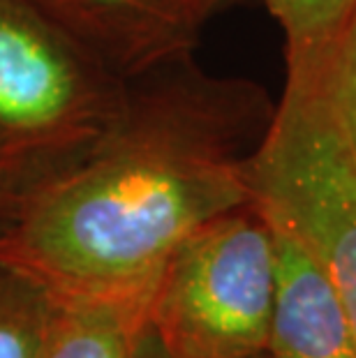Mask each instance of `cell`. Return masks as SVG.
Wrapping results in <instances>:
<instances>
[{"label": "cell", "mask_w": 356, "mask_h": 358, "mask_svg": "<svg viewBox=\"0 0 356 358\" xmlns=\"http://www.w3.org/2000/svg\"><path fill=\"white\" fill-rule=\"evenodd\" d=\"M12 203H7L5 199H0V236H3V231L7 229V224H10L12 220Z\"/></svg>", "instance_id": "obj_12"}, {"label": "cell", "mask_w": 356, "mask_h": 358, "mask_svg": "<svg viewBox=\"0 0 356 358\" xmlns=\"http://www.w3.org/2000/svg\"><path fill=\"white\" fill-rule=\"evenodd\" d=\"M143 326L116 308L56 301L44 358H137Z\"/></svg>", "instance_id": "obj_7"}, {"label": "cell", "mask_w": 356, "mask_h": 358, "mask_svg": "<svg viewBox=\"0 0 356 358\" xmlns=\"http://www.w3.org/2000/svg\"><path fill=\"white\" fill-rule=\"evenodd\" d=\"M269 224L276 241L269 352L276 358H356L352 322L329 271L292 229L276 220Z\"/></svg>", "instance_id": "obj_6"}, {"label": "cell", "mask_w": 356, "mask_h": 358, "mask_svg": "<svg viewBox=\"0 0 356 358\" xmlns=\"http://www.w3.org/2000/svg\"><path fill=\"white\" fill-rule=\"evenodd\" d=\"M54 315L47 289L0 262V358H44Z\"/></svg>", "instance_id": "obj_8"}, {"label": "cell", "mask_w": 356, "mask_h": 358, "mask_svg": "<svg viewBox=\"0 0 356 358\" xmlns=\"http://www.w3.org/2000/svg\"><path fill=\"white\" fill-rule=\"evenodd\" d=\"M113 74L132 79L192 53L213 0H28Z\"/></svg>", "instance_id": "obj_5"}, {"label": "cell", "mask_w": 356, "mask_h": 358, "mask_svg": "<svg viewBox=\"0 0 356 358\" xmlns=\"http://www.w3.org/2000/svg\"><path fill=\"white\" fill-rule=\"evenodd\" d=\"M329 77L345 123L356 139V0H350L329 44Z\"/></svg>", "instance_id": "obj_10"}, {"label": "cell", "mask_w": 356, "mask_h": 358, "mask_svg": "<svg viewBox=\"0 0 356 358\" xmlns=\"http://www.w3.org/2000/svg\"><path fill=\"white\" fill-rule=\"evenodd\" d=\"M276 241L250 201L185 236L150 294L146 326L171 358H243L269 349Z\"/></svg>", "instance_id": "obj_4"}, {"label": "cell", "mask_w": 356, "mask_h": 358, "mask_svg": "<svg viewBox=\"0 0 356 358\" xmlns=\"http://www.w3.org/2000/svg\"><path fill=\"white\" fill-rule=\"evenodd\" d=\"M252 203L324 264L356 338V139L331 88L327 53L287 60V83L250 164Z\"/></svg>", "instance_id": "obj_3"}, {"label": "cell", "mask_w": 356, "mask_h": 358, "mask_svg": "<svg viewBox=\"0 0 356 358\" xmlns=\"http://www.w3.org/2000/svg\"><path fill=\"white\" fill-rule=\"evenodd\" d=\"M127 79L28 0H0V199L63 176L102 139Z\"/></svg>", "instance_id": "obj_2"}, {"label": "cell", "mask_w": 356, "mask_h": 358, "mask_svg": "<svg viewBox=\"0 0 356 358\" xmlns=\"http://www.w3.org/2000/svg\"><path fill=\"white\" fill-rule=\"evenodd\" d=\"M283 28L287 58L308 56L327 49L350 0H262Z\"/></svg>", "instance_id": "obj_9"}, {"label": "cell", "mask_w": 356, "mask_h": 358, "mask_svg": "<svg viewBox=\"0 0 356 358\" xmlns=\"http://www.w3.org/2000/svg\"><path fill=\"white\" fill-rule=\"evenodd\" d=\"M227 3H232V0H213L215 10H218V7H222V5H227Z\"/></svg>", "instance_id": "obj_13"}, {"label": "cell", "mask_w": 356, "mask_h": 358, "mask_svg": "<svg viewBox=\"0 0 356 358\" xmlns=\"http://www.w3.org/2000/svg\"><path fill=\"white\" fill-rule=\"evenodd\" d=\"M137 358H171V356L160 347V342L155 340V335L150 333L148 326H143L141 333H139V340H137ZM243 358H276V356L266 349V352L243 356Z\"/></svg>", "instance_id": "obj_11"}, {"label": "cell", "mask_w": 356, "mask_h": 358, "mask_svg": "<svg viewBox=\"0 0 356 358\" xmlns=\"http://www.w3.org/2000/svg\"><path fill=\"white\" fill-rule=\"evenodd\" d=\"M273 113L262 86L206 74L192 53L127 79L123 106L90 153L14 206L0 262L58 303L146 322L180 241L252 201L250 164Z\"/></svg>", "instance_id": "obj_1"}]
</instances>
